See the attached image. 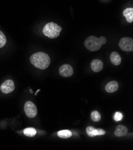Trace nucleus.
<instances>
[{"label": "nucleus", "mask_w": 133, "mask_h": 150, "mask_svg": "<svg viewBox=\"0 0 133 150\" xmlns=\"http://www.w3.org/2000/svg\"><path fill=\"white\" fill-rule=\"evenodd\" d=\"M24 111L29 118H34L37 115V108L35 105L31 101H27L24 106Z\"/></svg>", "instance_id": "20e7f679"}, {"label": "nucleus", "mask_w": 133, "mask_h": 150, "mask_svg": "<svg viewBox=\"0 0 133 150\" xmlns=\"http://www.w3.org/2000/svg\"><path fill=\"white\" fill-rule=\"evenodd\" d=\"M57 135L58 137L63 139H67L72 136V133L69 130H62L58 132Z\"/></svg>", "instance_id": "4468645a"}, {"label": "nucleus", "mask_w": 133, "mask_h": 150, "mask_svg": "<svg viewBox=\"0 0 133 150\" xmlns=\"http://www.w3.org/2000/svg\"><path fill=\"white\" fill-rule=\"evenodd\" d=\"M113 118L115 120V121L119 122V121L122 120V119L123 118V115H122V113H121L120 112H116L114 115Z\"/></svg>", "instance_id": "a211bd4d"}, {"label": "nucleus", "mask_w": 133, "mask_h": 150, "mask_svg": "<svg viewBox=\"0 0 133 150\" xmlns=\"http://www.w3.org/2000/svg\"><path fill=\"white\" fill-rule=\"evenodd\" d=\"M119 46L120 48L125 52H132L133 50V40L129 37L122 38L120 41Z\"/></svg>", "instance_id": "39448f33"}, {"label": "nucleus", "mask_w": 133, "mask_h": 150, "mask_svg": "<svg viewBox=\"0 0 133 150\" xmlns=\"http://www.w3.org/2000/svg\"><path fill=\"white\" fill-rule=\"evenodd\" d=\"M128 133V129L124 125H118L116 127V130L115 131V134L116 137H122L125 136Z\"/></svg>", "instance_id": "9d476101"}, {"label": "nucleus", "mask_w": 133, "mask_h": 150, "mask_svg": "<svg viewBox=\"0 0 133 150\" xmlns=\"http://www.w3.org/2000/svg\"><path fill=\"white\" fill-rule=\"evenodd\" d=\"M91 118L94 122H98L101 120V114L97 111H93L91 113Z\"/></svg>", "instance_id": "dca6fc26"}, {"label": "nucleus", "mask_w": 133, "mask_h": 150, "mask_svg": "<svg viewBox=\"0 0 133 150\" xmlns=\"http://www.w3.org/2000/svg\"><path fill=\"white\" fill-rule=\"evenodd\" d=\"M99 38V40H100V42H101V44L103 45V44H106V42H107V40H106V38H105V37H100V38Z\"/></svg>", "instance_id": "6ab92c4d"}, {"label": "nucleus", "mask_w": 133, "mask_h": 150, "mask_svg": "<svg viewBox=\"0 0 133 150\" xmlns=\"http://www.w3.org/2000/svg\"><path fill=\"white\" fill-rule=\"evenodd\" d=\"M7 42V39L4 33L0 31V49L3 47Z\"/></svg>", "instance_id": "f3484780"}, {"label": "nucleus", "mask_w": 133, "mask_h": 150, "mask_svg": "<svg viewBox=\"0 0 133 150\" xmlns=\"http://www.w3.org/2000/svg\"><path fill=\"white\" fill-rule=\"evenodd\" d=\"M39 91H40V90H39V89H38V91H37V92H36V93H35V95H37V93H38V92H39Z\"/></svg>", "instance_id": "aec40b11"}, {"label": "nucleus", "mask_w": 133, "mask_h": 150, "mask_svg": "<svg viewBox=\"0 0 133 150\" xmlns=\"http://www.w3.org/2000/svg\"><path fill=\"white\" fill-rule=\"evenodd\" d=\"M31 64L37 68L46 69L50 64L49 56L44 52H38L33 54L30 58Z\"/></svg>", "instance_id": "f257e3e1"}, {"label": "nucleus", "mask_w": 133, "mask_h": 150, "mask_svg": "<svg viewBox=\"0 0 133 150\" xmlns=\"http://www.w3.org/2000/svg\"><path fill=\"white\" fill-rule=\"evenodd\" d=\"M84 44L85 47L91 52H96L100 50L102 46L99 38L93 35L88 37L85 40Z\"/></svg>", "instance_id": "7ed1b4c3"}, {"label": "nucleus", "mask_w": 133, "mask_h": 150, "mask_svg": "<svg viewBox=\"0 0 133 150\" xmlns=\"http://www.w3.org/2000/svg\"><path fill=\"white\" fill-rule=\"evenodd\" d=\"M110 59L111 62L115 65H119L121 63V57L120 54L116 52H113L111 53Z\"/></svg>", "instance_id": "f8f14e48"}, {"label": "nucleus", "mask_w": 133, "mask_h": 150, "mask_svg": "<svg viewBox=\"0 0 133 150\" xmlns=\"http://www.w3.org/2000/svg\"><path fill=\"white\" fill-rule=\"evenodd\" d=\"M124 16L126 18L127 21L128 23H132L133 22V8H127L123 11Z\"/></svg>", "instance_id": "ddd939ff"}, {"label": "nucleus", "mask_w": 133, "mask_h": 150, "mask_svg": "<svg viewBox=\"0 0 133 150\" xmlns=\"http://www.w3.org/2000/svg\"><path fill=\"white\" fill-rule=\"evenodd\" d=\"M1 91L3 93L5 94H8L11 93L14 88H15V85L13 80H7L5 81L0 87Z\"/></svg>", "instance_id": "423d86ee"}, {"label": "nucleus", "mask_w": 133, "mask_h": 150, "mask_svg": "<svg viewBox=\"0 0 133 150\" xmlns=\"http://www.w3.org/2000/svg\"><path fill=\"white\" fill-rule=\"evenodd\" d=\"M118 87H119L118 83L115 81H112L106 84L105 90L108 93H113L118 89Z\"/></svg>", "instance_id": "9b49d317"}, {"label": "nucleus", "mask_w": 133, "mask_h": 150, "mask_svg": "<svg viewBox=\"0 0 133 150\" xmlns=\"http://www.w3.org/2000/svg\"><path fill=\"white\" fill-rule=\"evenodd\" d=\"M91 67L94 72H99L103 68V62L100 59H94L91 63Z\"/></svg>", "instance_id": "1a4fd4ad"}, {"label": "nucleus", "mask_w": 133, "mask_h": 150, "mask_svg": "<svg viewBox=\"0 0 133 150\" xmlns=\"http://www.w3.org/2000/svg\"><path fill=\"white\" fill-rule=\"evenodd\" d=\"M59 72L63 77H69L73 74V69L70 65L64 64L59 69Z\"/></svg>", "instance_id": "6e6552de"}, {"label": "nucleus", "mask_w": 133, "mask_h": 150, "mask_svg": "<svg viewBox=\"0 0 133 150\" xmlns=\"http://www.w3.org/2000/svg\"><path fill=\"white\" fill-rule=\"evenodd\" d=\"M23 133L25 136L29 137H34L37 134V130L32 127H28L23 130Z\"/></svg>", "instance_id": "2eb2a0df"}, {"label": "nucleus", "mask_w": 133, "mask_h": 150, "mask_svg": "<svg viewBox=\"0 0 133 150\" xmlns=\"http://www.w3.org/2000/svg\"><path fill=\"white\" fill-rule=\"evenodd\" d=\"M62 28L54 22L47 23L42 29V33L50 38H57L60 35Z\"/></svg>", "instance_id": "f03ea898"}, {"label": "nucleus", "mask_w": 133, "mask_h": 150, "mask_svg": "<svg viewBox=\"0 0 133 150\" xmlns=\"http://www.w3.org/2000/svg\"><path fill=\"white\" fill-rule=\"evenodd\" d=\"M86 132L90 137H94L96 136L104 135L106 132L101 129H95L92 126H88L86 129Z\"/></svg>", "instance_id": "0eeeda50"}]
</instances>
